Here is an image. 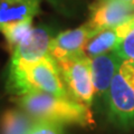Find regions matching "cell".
I'll return each instance as SVG.
<instances>
[{"label":"cell","instance_id":"cell-14","mask_svg":"<svg viewBox=\"0 0 134 134\" xmlns=\"http://www.w3.org/2000/svg\"><path fill=\"white\" fill-rule=\"evenodd\" d=\"M27 134H67L64 125L50 121L36 120Z\"/></svg>","mask_w":134,"mask_h":134},{"label":"cell","instance_id":"cell-9","mask_svg":"<svg viewBox=\"0 0 134 134\" xmlns=\"http://www.w3.org/2000/svg\"><path fill=\"white\" fill-rule=\"evenodd\" d=\"M40 5L41 0H0V30L12 23L35 18Z\"/></svg>","mask_w":134,"mask_h":134},{"label":"cell","instance_id":"cell-8","mask_svg":"<svg viewBox=\"0 0 134 134\" xmlns=\"http://www.w3.org/2000/svg\"><path fill=\"white\" fill-rule=\"evenodd\" d=\"M122 62L114 50L91 58V73L95 97L103 99L104 102L106 100L112 81Z\"/></svg>","mask_w":134,"mask_h":134},{"label":"cell","instance_id":"cell-1","mask_svg":"<svg viewBox=\"0 0 134 134\" xmlns=\"http://www.w3.org/2000/svg\"><path fill=\"white\" fill-rule=\"evenodd\" d=\"M6 90L16 97L35 92L70 97L63 82L57 60L52 55L32 63L10 59Z\"/></svg>","mask_w":134,"mask_h":134},{"label":"cell","instance_id":"cell-2","mask_svg":"<svg viewBox=\"0 0 134 134\" xmlns=\"http://www.w3.org/2000/svg\"><path fill=\"white\" fill-rule=\"evenodd\" d=\"M17 106L35 120L59 124L93 126V113L88 105L72 97H63L45 92H35L15 98Z\"/></svg>","mask_w":134,"mask_h":134},{"label":"cell","instance_id":"cell-15","mask_svg":"<svg viewBox=\"0 0 134 134\" xmlns=\"http://www.w3.org/2000/svg\"><path fill=\"white\" fill-rule=\"evenodd\" d=\"M56 11L65 16H72L78 9L81 0H46Z\"/></svg>","mask_w":134,"mask_h":134},{"label":"cell","instance_id":"cell-11","mask_svg":"<svg viewBox=\"0 0 134 134\" xmlns=\"http://www.w3.org/2000/svg\"><path fill=\"white\" fill-rule=\"evenodd\" d=\"M122 40L117 32L116 28L104 29L96 32L92 38L87 41L85 46V55L90 58H94L96 56L110 53L115 50L117 45Z\"/></svg>","mask_w":134,"mask_h":134},{"label":"cell","instance_id":"cell-6","mask_svg":"<svg viewBox=\"0 0 134 134\" xmlns=\"http://www.w3.org/2000/svg\"><path fill=\"white\" fill-rule=\"evenodd\" d=\"M56 35L47 25L34 26L28 36L11 52V59L32 63L50 55V46Z\"/></svg>","mask_w":134,"mask_h":134},{"label":"cell","instance_id":"cell-4","mask_svg":"<svg viewBox=\"0 0 134 134\" xmlns=\"http://www.w3.org/2000/svg\"><path fill=\"white\" fill-rule=\"evenodd\" d=\"M57 64L69 96L91 106L95 97L91 73V58L83 55L58 60Z\"/></svg>","mask_w":134,"mask_h":134},{"label":"cell","instance_id":"cell-5","mask_svg":"<svg viewBox=\"0 0 134 134\" xmlns=\"http://www.w3.org/2000/svg\"><path fill=\"white\" fill-rule=\"evenodd\" d=\"M134 16V6L121 0H96L90 7L87 24L96 32L116 28Z\"/></svg>","mask_w":134,"mask_h":134},{"label":"cell","instance_id":"cell-12","mask_svg":"<svg viewBox=\"0 0 134 134\" xmlns=\"http://www.w3.org/2000/svg\"><path fill=\"white\" fill-rule=\"evenodd\" d=\"M32 27H34V18H28L12 23L8 25V26L3 27L0 30V32L5 37L10 53L28 36V34L31 31Z\"/></svg>","mask_w":134,"mask_h":134},{"label":"cell","instance_id":"cell-7","mask_svg":"<svg viewBox=\"0 0 134 134\" xmlns=\"http://www.w3.org/2000/svg\"><path fill=\"white\" fill-rule=\"evenodd\" d=\"M94 35L95 31L87 23L78 28L58 32L52 41L50 55L57 62L85 55V46Z\"/></svg>","mask_w":134,"mask_h":134},{"label":"cell","instance_id":"cell-3","mask_svg":"<svg viewBox=\"0 0 134 134\" xmlns=\"http://www.w3.org/2000/svg\"><path fill=\"white\" fill-rule=\"evenodd\" d=\"M108 120L120 129L134 126V63L123 60L106 96Z\"/></svg>","mask_w":134,"mask_h":134},{"label":"cell","instance_id":"cell-16","mask_svg":"<svg viewBox=\"0 0 134 134\" xmlns=\"http://www.w3.org/2000/svg\"><path fill=\"white\" fill-rule=\"evenodd\" d=\"M121 1H124V2L130 3V5H133L134 6V0H121Z\"/></svg>","mask_w":134,"mask_h":134},{"label":"cell","instance_id":"cell-10","mask_svg":"<svg viewBox=\"0 0 134 134\" xmlns=\"http://www.w3.org/2000/svg\"><path fill=\"white\" fill-rule=\"evenodd\" d=\"M35 122L21 108H9L0 117V134H27Z\"/></svg>","mask_w":134,"mask_h":134},{"label":"cell","instance_id":"cell-13","mask_svg":"<svg viewBox=\"0 0 134 134\" xmlns=\"http://www.w3.org/2000/svg\"><path fill=\"white\" fill-rule=\"evenodd\" d=\"M114 52L121 57L122 60L134 63V27L120 41Z\"/></svg>","mask_w":134,"mask_h":134}]
</instances>
